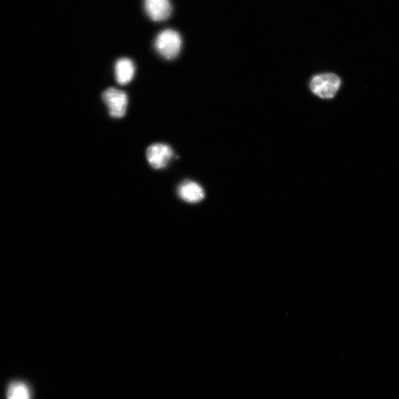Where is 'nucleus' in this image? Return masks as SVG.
Segmentation results:
<instances>
[{"label": "nucleus", "instance_id": "obj_1", "mask_svg": "<svg viewBox=\"0 0 399 399\" xmlns=\"http://www.w3.org/2000/svg\"><path fill=\"white\" fill-rule=\"evenodd\" d=\"M155 47L158 53L165 59L173 60L182 50V36L174 30H165L156 37Z\"/></svg>", "mask_w": 399, "mask_h": 399}, {"label": "nucleus", "instance_id": "obj_2", "mask_svg": "<svg viewBox=\"0 0 399 399\" xmlns=\"http://www.w3.org/2000/svg\"><path fill=\"white\" fill-rule=\"evenodd\" d=\"M341 80L337 75L325 73L313 77L310 84L311 91L322 99L334 97L340 88Z\"/></svg>", "mask_w": 399, "mask_h": 399}, {"label": "nucleus", "instance_id": "obj_3", "mask_svg": "<svg viewBox=\"0 0 399 399\" xmlns=\"http://www.w3.org/2000/svg\"><path fill=\"white\" fill-rule=\"evenodd\" d=\"M102 99L109 109L110 117L120 119L125 116L128 99L125 92L110 88L103 93Z\"/></svg>", "mask_w": 399, "mask_h": 399}, {"label": "nucleus", "instance_id": "obj_4", "mask_svg": "<svg viewBox=\"0 0 399 399\" xmlns=\"http://www.w3.org/2000/svg\"><path fill=\"white\" fill-rule=\"evenodd\" d=\"M173 157V150L165 144H154L147 150V158L152 167L160 169L166 167Z\"/></svg>", "mask_w": 399, "mask_h": 399}, {"label": "nucleus", "instance_id": "obj_5", "mask_svg": "<svg viewBox=\"0 0 399 399\" xmlns=\"http://www.w3.org/2000/svg\"><path fill=\"white\" fill-rule=\"evenodd\" d=\"M145 8L148 16L156 22L167 20L173 10L169 0H145Z\"/></svg>", "mask_w": 399, "mask_h": 399}, {"label": "nucleus", "instance_id": "obj_6", "mask_svg": "<svg viewBox=\"0 0 399 399\" xmlns=\"http://www.w3.org/2000/svg\"><path fill=\"white\" fill-rule=\"evenodd\" d=\"M178 193L180 198L190 204L201 202L205 197V192L202 186L190 180H186L179 186Z\"/></svg>", "mask_w": 399, "mask_h": 399}, {"label": "nucleus", "instance_id": "obj_7", "mask_svg": "<svg viewBox=\"0 0 399 399\" xmlns=\"http://www.w3.org/2000/svg\"><path fill=\"white\" fill-rule=\"evenodd\" d=\"M136 72V66L133 62L128 58L119 60L115 65V74L117 82L121 85L130 83Z\"/></svg>", "mask_w": 399, "mask_h": 399}, {"label": "nucleus", "instance_id": "obj_8", "mask_svg": "<svg viewBox=\"0 0 399 399\" xmlns=\"http://www.w3.org/2000/svg\"><path fill=\"white\" fill-rule=\"evenodd\" d=\"M7 397L8 399H30L29 389L23 383H12L8 387Z\"/></svg>", "mask_w": 399, "mask_h": 399}]
</instances>
